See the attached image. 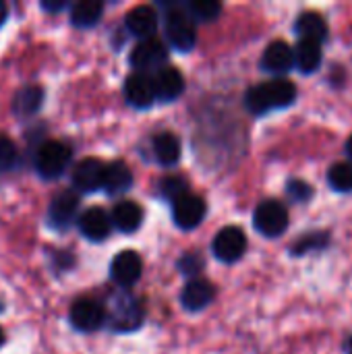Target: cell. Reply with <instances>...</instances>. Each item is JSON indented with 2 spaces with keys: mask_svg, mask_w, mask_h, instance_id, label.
<instances>
[{
  "mask_svg": "<svg viewBox=\"0 0 352 354\" xmlns=\"http://www.w3.org/2000/svg\"><path fill=\"white\" fill-rule=\"evenodd\" d=\"M295 100H297V85L293 81L272 79L247 89L245 108L255 116H263L272 110H282L293 106Z\"/></svg>",
  "mask_w": 352,
  "mask_h": 354,
  "instance_id": "obj_1",
  "label": "cell"
},
{
  "mask_svg": "<svg viewBox=\"0 0 352 354\" xmlns=\"http://www.w3.org/2000/svg\"><path fill=\"white\" fill-rule=\"evenodd\" d=\"M104 313H106L110 330L118 332V334L135 332L143 324V307H141V303L135 297L127 295V292L114 295L110 299V303H108V311H104Z\"/></svg>",
  "mask_w": 352,
  "mask_h": 354,
  "instance_id": "obj_2",
  "label": "cell"
},
{
  "mask_svg": "<svg viewBox=\"0 0 352 354\" xmlns=\"http://www.w3.org/2000/svg\"><path fill=\"white\" fill-rule=\"evenodd\" d=\"M166 37L168 44L178 52H191L197 41L195 23L185 8H170L166 15Z\"/></svg>",
  "mask_w": 352,
  "mask_h": 354,
  "instance_id": "obj_3",
  "label": "cell"
},
{
  "mask_svg": "<svg viewBox=\"0 0 352 354\" xmlns=\"http://www.w3.org/2000/svg\"><path fill=\"white\" fill-rule=\"evenodd\" d=\"M253 226L259 234H263L268 239H276V236L284 234L288 228V212L280 201L266 199L255 207Z\"/></svg>",
  "mask_w": 352,
  "mask_h": 354,
  "instance_id": "obj_4",
  "label": "cell"
},
{
  "mask_svg": "<svg viewBox=\"0 0 352 354\" xmlns=\"http://www.w3.org/2000/svg\"><path fill=\"white\" fill-rule=\"evenodd\" d=\"M71 162V149L62 141H46L37 147L35 168L44 178L60 176Z\"/></svg>",
  "mask_w": 352,
  "mask_h": 354,
  "instance_id": "obj_5",
  "label": "cell"
},
{
  "mask_svg": "<svg viewBox=\"0 0 352 354\" xmlns=\"http://www.w3.org/2000/svg\"><path fill=\"white\" fill-rule=\"evenodd\" d=\"M168 60V48L162 39L158 37H149V39H141L135 50L131 52V66L135 68V73H143L147 75L149 71H160Z\"/></svg>",
  "mask_w": 352,
  "mask_h": 354,
  "instance_id": "obj_6",
  "label": "cell"
},
{
  "mask_svg": "<svg viewBox=\"0 0 352 354\" xmlns=\"http://www.w3.org/2000/svg\"><path fill=\"white\" fill-rule=\"evenodd\" d=\"M212 249H214V255H216L218 261L234 263L247 251V236L239 226H226L216 234V239L212 243Z\"/></svg>",
  "mask_w": 352,
  "mask_h": 354,
  "instance_id": "obj_7",
  "label": "cell"
},
{
  "mask_svg": "<svg viewBox=\"0 0 352 354\" xmlns=\"http://www.w3.org/2000/svg\"><path fill=\"white\" fill-rule=\"evenodd\" d=\"M205 201L199 197V195H193V193H187L183 195L180 199H176L172 203V218H174V224L183 230H193L197 228L203 218H205Z\"/></svg>",
  "mask_w": 352,
  "mask_h": 354,
  "instance_id": "obj_8",
  "label": "cell"
},
{
  "mask_svg": "<svg viewBox=\"0 0 352 354\" xmlns=\"http://www.w3.org/2000/svg\"><path fill=\"white\" fill-rule=\"evenodd\" d=\"M71 324L75 330L79 332H95L100 330L104 324H106V313H104V307L91 299H81L77 303H73L71 307Z\"/></svg>",
  "mask_w": 352,
  "mask_h": 354,
  "instance_id": "obj_9",
  "label": "cell"
},
{
  "mask_svg": "<svg viewBox=\"0 0 352 354\" xmlns=\"http://www.w3.org/2000/svg\"><path fill=\"white\" fill-rule=\"evenodd\" d=\"M77 212H79V197L73 191H60L48 207V222L52 228L62 232L75 222Z\"/></svg>",
  "mask_w": 352,
  "mask_h": 354,
  "instance_id": "obj_10",
  "label": "cell"
},
{
  "mask_svg": "<svg viewBox=\"0 0 352 354\" xmlns=\"http://www.w3.org/2000/svg\"><path fill=\"white\" fill-rule=\"evenodd\" d=\"M104 174H106L104 162H100L98 158H85L73 170V185L81 193H93L104 189Z\"/></svg>",
  "mask_w": 352,
  "mask_h": 354,
  "instance_id": "obj_11",
  "label": "cell"
},
{
  "mask_svg": "<svg viewBox=\"0 0 352 354\" xmlns=\"http://www.w3.org/2000/svg\"><path fill=\"white\" fill-rule=\"evenodd\" d=\"M141 274H143V261L135 251H122L112 259L110 276L118 286L129 288V286L137 284Z\"/></svg>",
  "mask_w": 352,
  "mask_h": 354,
  "instance_id": "obj_12",
  "label": "cell"
},
{
  "mask_svg": "<svg viewBox=\"0 0 352 354\" xmlns=\"http://www.w3.org/2000/svg\"><path fill=\"white\" fill-rule=\"evenodd\" d=\"M151 85H154L156 100L172 102V100H176L185 91V77L174 66H162L160 71L154 73Z\"/></svg>",
  "mask_w": 352,
  "mask_h": 354,
  "instance_id": "obj_13",
  "label": "cell"
},
{
  "mask_svg": "<svg viewBox=\"0 0 352 354\" xmlns=\"http://www.w3.org/2000/svg\"><path fill=\"white\" fill-rule=\"evenodd\" d=\"M124 97L137 110L151 108L154 102H156L151 77L143 75V73H133L131 77H127V81H124Z\"/></svg>",
  "mask_w": 352,
  "mask_h": 354,
  "instance_id": "obj_14",
  "label": "cell"
},
{
  "mask_svg": "<svg viewBox=\"0 0 352 354\" xmlns=\"http://www.w3.org/2000/svg\"><path fill=\"white\" fill-rule=\"evenodd\" d=\"M79 230L91 243H102L112 230L110 216L102 207H89L79 216Z\"/></svg>",
  "mask_w": 352,
  "mask_h": 354,
  "instance_id": "obj_15",
  "label": "cell"
},
{
  "mask_svg": "<svg viewBox=\"0 0 352 354\" xmlns=\"http://www.w3.org/2000/svg\"><path fill=\"white\" fill-rule=\"evenodd\" d=\"M261 68L266 73H272V75H284L288 73L293 66H295V58H293V48L282 41V39H276L272 41L266 50H263V56H261Z\"/></svg>",
  "mask_w": 352,
  "mask_h": 354,
  "instance_id": "obj_16",
  "label": "cell"
},
{
  "mask_svg": "<svg viewBox=\"0 0 352 354\" xmlns=\"http://www.w3.org/2000/svg\"><path fill=\"white\" fill-rule=\"evenodd\" d=\"M216 297V288L207 282V280H199V278H193L191 282H187V286L183 288L180 292V303L187 311L191 313H197V311H203L205 307L212 305Z\"/></svg>",
  "mask_w": 352,
  "mask_h": 354,
  "instance_id": "obj_17",
  "label": "cell"
},
{
  "mask_svg": "<svg viewBox=\"0 0 352 354\" xmlns=\"http://www.w3.org/2000/svg\"><path fill=\"white\" fill-rule=\"evenodd\" d=\"M127 29H129L131 35L141 37V39L156 37V29H158V15H156V10L151 6H147V4L135 6L127 15Z\"/></svg>",
  "mask_w": 352,
  "mask_h": 354,
  "instance_id": "obj_18",
  "label": "cell"
},
{
  "mask_svg": "<svg viewBox=\"0 0 352 354\" xmlns=\"http://www.w3.org/2000/svg\"><path fill=\"white\" fill-rule=\"evenodd\" d=\"M295 31H297V35L301 39L315 41L319 46L330 35L328 23H326V19L319 12H303V15H299V19L295 21Z\"/></svg>",
  "mask_w": 352,
  "mask_h": 354,
  "instance_id": "obj_19",
  "label": "cell"
},
{
  "mask_svg": "<svg viewBox=\"0 0 352 354\" xmlns=\"http://www.w3.org/2000/svg\"><path fill=\"white\" fill-rule=\"evenodd\" d=\"M110 222H112L114 228H118V232L131 234V232H135L141 226V222H143V209L135 201H120V203L114 205L112 216H110Z\"/></svg>",
  "mask_w": 352,
  "mask_h": 354,
  "instance_id": "obj_20",
  "label": "cell"
},
{
  "mask_svg": "<svg viewBox=\"0 0 352 354\" xmlns=\"http://www.w3.org/2000/svg\"><path fill=\"white\" fill-rule=\"evenodd\" d=\"M293 58H295V66L303 75H311V73L319 71V66H322V60H324L322 46L315 41L299 39V44L293 48Z\"/></svg>",
  "mask_w": 352,
  "mask_h": 354,
  "instance_id": "obj_21",
  "label": "cell"
},
{
  "mask_svg": "<svg viewBox=\"0 0 352 354\" xmlns=\"http://www.w3.org/2000/svg\"><path fill=\"white\" fill-rule=\"evenodd\" d=\"M41 102H44V89L39 85H25L17 91L12 100V112L19 118H27L41 108Z\"/></svg>",
  "mask_w": 352,
  "mask_h": 354,
  "instance_id": "obj_22",
  "label": "cell"
},
{
  "mask_svg": "<svg viewBox=\"0 0 352 354\" xmlns=\"http://www.w3.org/2000/svg\"><path fill=\"white\" fill-rule=\"evenodd\" d=\"M154 158L162 166H174L180 160V141L172 133H160L154 137Z\"/></svg>",
  "mask_w": 352,
  "mask_h": 354,
  "instance_id": "obj_23",
  "label": "cell"
},
{
  "mask_svg": "<svg viewBox=\"0 0 352 354\" xmlns=\"http://www.w3.org/2000/svg\"><path fill=\"white\" fill-rule=\"evenodd\" d=\"M133 187V174L129 170V166L124 162H112L106 166V174H104V189L110 195H118L124 193Z\"/></svg>",
  "mask_w": 352,
  "mask_h": 354,
  "instance_id": "obj_24",
  "label": "cell"
},
{
  "mask_svg": "<svg viewBox=\"0 0 352 354\" xmlns=\"http://www.w3.org/2000/svg\"><path fill=\"white\" fill-rule=\"evenodd\" d=\"M104 12V4L100 0H79L71 8V23L75 27H93Z\"/></svg>",
  "mask_w": 352,
  "mask_h": 354,
  "instance_id": "obj_25",
  "label": "cell"
},
{
  "mask_svg": "<svg viewBox=\"0 0 352 354\" xmlns=\"http://www.w3.org/2000/svg\"><path fill=\"white\" fill-rule=\"evenodd\" d=\"M328 185L338 193H352V164L336 162L328 170Z\"/></svg>",
  "mask_w": 352,
  "mask_h": 354,
  "instance_id": "obj_26",
  "label": "cell"
},
{
  "mask_svg": "<svg viewBox=\"0 0 352 354\" xmlns=\"http://www.w3.org/2000/svg\"><path fill=\"white\" fill-rule=\"evenodd\" d=\"M222 12V4L216 0H193L187 4V15L193 21H201V23H210L214 19H218V15Z\"/></svg>",
  "mask_w": 352,
  "mask_h": 354,
  "instance_id": "obj_27",
  "label": "cell"
},
{
  "mask_svg": "<svg viewBox=\"0 0 352 354\" xmlns=\"http://www.w3.org/2000/svg\"><path fill=\"white\" fill-rule=\"evenodd\" d=\"M328 241H330L328 232H322V230L309 232V234L301 236V239L290 247V253H293V255H305V253H311V251H322V249L328 247Z\"/></svg>",
  "mask_w": 352,
  "mask_h": 354,
  "instance_id": "obj_28",
  "label": "cell"
},
{
  "mask_svg": "<svg viewBox=\"0 0 352 354\" xmlns=\"http://www.w3.org/2000/svg\"><path fill=\"white\" fill-rule=\"evenodd\" d=\"M160 193L174 203L176 199H180L183 195L189 193V187H187V180L185 178H180V176H168V178L162 180Z\"/></svg>",
  "mask_w": 352,
  "mask_h": 354,
  "instance_id": "obj_29",
  "label": "cell"
},
{
  "mask_svg": "<svg viewBox=\"0 0 352 354\" xmlns=\"http://www.w3.org/2000/svg\"><path fill=\"white\" fill-rule=\"evenodd\" d=\"M286 193H288V197L295 201V203H305V201H309L311 197H313V187H309L305 180H290L288 185H286Z\"/></svg>",
  "mask_w": 352,
  "mask_h": 354,
  "instance_id": "obj_30",
  "label": "cell"
},
{
  "mask_svg": "<svg viewBox=\"0 0 352 354\" xmlns=\"http://www.w3.org/2000/svg\"><path fill=\"white\" fill-rule=\"evenodd\" d=\"M15 162H17V147H15V143L6 135H0V170L12 168Z\"/></svg>",
  "mask_w": 352,
  "mask_h": 354,
  "instance_id": "obj_31",
  "label": "cell"
},
{
  "mask_svg": "<svg viewBox=\"0 0 352 354\" xmlns=\"http://www.w3.org/2000/svg\"><path fill=\"white\" fill-rule=\"evenodd\" d=\"M178 270L185 276H195L203 270V257L197 253H187L178 259Z\"/></svg>",
  "mask_w": 352,
  "mask_h": 354,
  "instance_id": "obj_32",
  "label": "cell"
},
{
  "mask_svg": "<svg viewBox=\"0 0 352 354\" xmlns=\"http://www.w3.org/2000/svg\"><path fill=\"white\" fill-rule=\"evenodd\" d=\"M64 6H66V2H64V0H60V2H41V8H44V10H50V12L62 10Z\"/></svg>",
  "mask_w": 352,
  "mask_h": 354,
  "instance_id": "obj_33",
  "label": "cell"
},
{
  "mask_svg": "<svg viewBox=\"0 0 352 354\" xmlns=\"http://www.w3.org/2000/svg\"><path fill=\"white\" fill-rule=\"evenodd\" d=\"M6 17H8V6L0 0V27L6 23Z\"/></svg>",
  "mask_w": 352,
  "mask_h": 354,
  "instance_id": "obj_34",
  "label": "cell"
},
{
  "mask_svg": "<svg viewBox=\"0 0 352 354\" xmlns=\"http://www.w3.org/2000/svg\"><path fill=\"white\" fill-rule=\"evenodd\" d=\"M346 153H349V158L352 160V135L349 137V141H346Z\"/></svg>",
  "mask_w": 352,
  "mask_h": 354,
  "instance_id": "obj_35",
  "label": "cell"
},
{
  "mask_svg": "<svg viewBox=\"0 0 352 354\" xmlns=\"http://www.w3.org/2000/svg\"><path fill=\"white\" fill-rule=\"evenodd\" d=\"M346 354H352V338L349 340V344H346Z\"/></svg>",
  "mask_w": 352,
  "mask_h": 354,
  "instance_id": "obj_36",
  "label": "cell"
},
{
  "mask_svg": "<svg viewBox=\"0 0 352 354\" xmlns=\"http://www.w3.org/2000/svg\"><path fill=\"white\" fill-rule=\"evenodd\" d=\"M2 342H4V332L0 330V346H2Z\"/></svg>",
  "mask_w": 352,
  "mask_h": 354,
  "instance_id": "obj_37",
  "label": "cell"
}]
</instances>
